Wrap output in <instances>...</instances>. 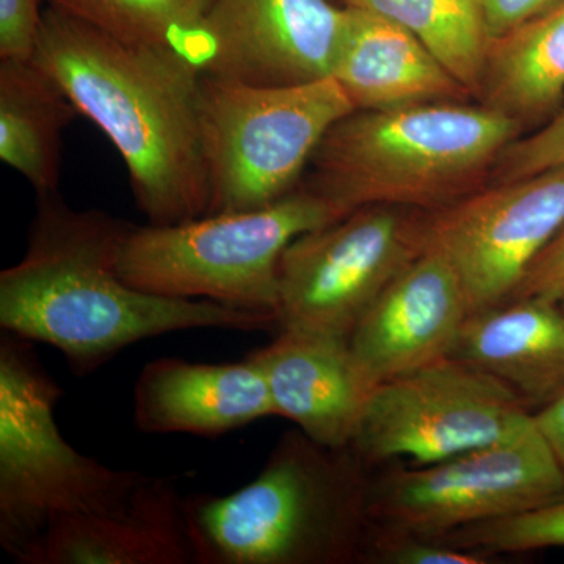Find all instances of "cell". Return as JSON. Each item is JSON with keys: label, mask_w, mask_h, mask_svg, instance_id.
Instances as JSON below:
<instances>
[{"label": "cell", "mask_w": 564, "mask_h": 564, "mask_svg": "<svg viewBox=\"0 0 564 564\" xmlns=\"http://www.w3.org/2000/svg\"><path fill=\"white\" fill-rule=\"evenodd\" d=\"M451 358L510 386L530 413L564 392V315L558 303L519 299L470 314Z\"/></svg>", "instance_id": "18"}, {"label": "cell", "mask_w": 564, "mask_h": 564, "mask_svg": "<svg viewBox=\"0 0 564 564\" xmlns=\"http://www.w3.org/2000/svg\"><path fill=\"white\" fill-rule=\"evenodd\" d=\"M76 115L61 85L35 62H0V161L36 196L57 193L63 132Z\"/></svg>", "instance_id": "19"}, {"label": "cell", "mask_w": 564, "mask_h": 564, "mask_svg": "<svg viewBox=\"0 0 564 564\" xmlns=\"http://www.w3.org/2000/svg\"><path fill=\"white\" fill-rule=\"evenodd\" d=\"M533 419L564 473V392L543 410L533 413Z\"/></svg>", "instance_id": "29"}, {"label": "cell", "mask_w": 564, "mask_h": 564, "mask_svg": "<svg viewBox=\"0 0 564 564\" xmlns=\"http://www.w3.org/2000/svg\"><path fill=\"white\" fill-rule=\"evenodd\" d=\"M558 306H560V310H562V313H563V315H564V296H563V299H562V300H560V302H558Z\"/></svg>", "instance_id": "30"}, {"label": "cell", "mask_w": 564, "mask_h": 564, "mask_svg": "<svg viewBox=\"0 0 564 564\" xmlns=\"http://www.w3.org/2000/svg\"><path fill=\"white\" fill-rule=\"evenodd\" d=\"M345 215L300 185L261 209L203 215L169 226L133 225L122 240L118 270L139 291L210 300L276 317L282 252L296 237Z\"/></svg>", "instance_id": "5"}, {"label": "cell", "mask_w": 564, "mask_h": 564, "mask_svg": "<svg viewBox=\"0 0 564 564\" xmlns=\"http://www.w3.org/2000/svg\"><path fill=\"white\" fill-rule=\"evenodd\" d=\"M366 562L386 564H486L488 555L443 540L384 532L372 525Z\"/></svg>", "instance_id": "25"}, {"label": "cell", "mask_w": 564, "mask_h": 564, "mask_svg": "<svg viewBox=\"0 0 564 564\" xmlns=\"http://www.w3.org/2000/svg\"><path fill=\"white\" fill-rule=\"evenodd\" d=\"M345 24L332 0H215L180 54L215 79L306 84L333 76Z\"/></svg>", "instance_id": "12"}, {"label": "cell", "mask_w": 564, "mask_h": 564, "mask_svg": "<svg viewBox=\"0 0 564 564\" xmlns=\"http://www.w3.org/2000/svg\"><path fill=\"white\" fill-rule=\"evenodd\" d=\"M469 303L451 262L426 248L370 306L350 339L375 386L451 356Z\"/></svg>", "instance_id": "13"}, {"label": "cell", "mask_w": 564, "mask_h": 564, "mask_svg": "<svg viewBox=\"0 0 564 564\" xmlns=\"http://www.w3.org/2000/svg\"><path fill=\"white\" fill-rule=\"evenodd\" d=\"M532 415L510 386L447 356L378 384L350 447L367 466H426L499 443Z\"/></svg>", "instance_id": "10"}, {"label": "cell", "mask_w": 564, "mask_h": 564, "mask_svg": "<svg viewBox=\"0 0 564 564\" xmlns=\"http://www.w3.org/2000/svg\"><path fill=\"white\" fill-rule=\"evenodd\" d=\"M32 61L113 144L150 225L207 215L202 73L184 55L126 43L47 3Z\"/></svg>", "instance_id": "2"}, {"label": "cell", "mask_w": 564, "mask_h": 564, "mask_svg": "<svg viewBox=\"0 0 564 564\" xmlns=\"http://www.w3.org/2000/svg\"><path fill=\"white\" fill-rule=\"evenodd\" d=\"M441 540L488 556L564 547V499L529 513L464 527Z\"/></svg>", "instance_id": "23"}, {"label": "cell", "mask_w": 564, "mask_h": 564, "mask_svg": "<svg viewBox=\"0 0 564 564\" xmlns=\"http://www.w3.org/2000/svg\"><path fill=\"white\" fill-rule=\"evenodd\" d=\"M564 296V228L534 259L510 300L541 299L558 303ZM508 300V302H510Z\"/></svg>", "instance_id": "27"}, {"label": "cell", "mask_w": 564, "mask_h": 564, "mask_svg": "<svg viewBox=\"0 0 564 564\" xmlns=\"http://www.w3.org/2000/svg\"><path fill=\"white\" fill-rule=\"evenodd\" d=\"M345 9L347 24L332 77L356 110L403 109L473 96L399 24L372 11Z\"/></svg>", "instance_id": "17"}, {"label": "cell", "mask_w": 564, "mask_h": 564, "mask_svg": "<svg viewBox=\"0 0 564 564\" xmlns=\"http://www.w3.org/2000/svg\"><path fill=\"white\" fill-rule=\"evenodd\" d=\"M61 386L31 340H0V545L20 563L58 519L121 510L148 475L77 452L58 430Z\"/></svg>", "instance_id": "6"}, {"label": "cell", "mask_w": 564, "mask_h": 564, "mask_svg": "<svg viewBox=\"0 0 564 564\" xmlns=\"http://www.w3.org/2000/svg\"><path fill=\"white\" fill-rule=\"evenodd\" d=\"M367 467L351 447H325L302 430L285 433L239 491L182 496L193 563L366 562Z\"/></svg>", "instance_id": "3"}, {"label": "cell", "mask_w": 564, "mask_h": 564, "mask_svg": "<svg viewBox=\"0 0 564 564\" xmlns=\"http://www.w3.org/2000/svg\"><path fill=\"white\" fill-rule=\"evenodd\" d=\"M560 0H475L488 43L503 39L554 9Z\"/></svg>", "instance_id": "28"}, {"label": "cell", "mask_w": 564, "mask_h": 564, "mask_svg": "<svg viewBox=\"0 0 564 564\" xmlns=\"http://www.w3.org/2000/svg\"><path fill=\"white\" fill-rule=\"evenodd\" d=\"M564 99V0L524 28L491 41L478 101L524 126L540 124Z\"/></svg>", "instance_id": "20"}, {"label": "cell", "mask_w": 564, "mask_h": 564, "mask_svg": "<svg viewBox=\"0 0 564 564\" xmlns=\"http://www.w3.org/2000/svg\"><path fill=\"white\" fill-rule=\"evenodd\" d=\"M564 166V109L556 111L540 131L519 137L494 163L488 184H507Z\"/></svg>", "instance_id": "24"}, {"label": "cell", "mask_w": 564, "mask_h": 564, "mask_svg": "<svg viewBox=\"0 0 564 564\" xmlns=\"http://www.w3.org/2000/svg\"><path fill=\"white\" fill-rule=\"evenodd\" d=\"M355 110L334 77L259 87L202 76L207 215L261 209L296 191L326 133Z\"/></svg>", "instance_id": "7"}, {"label": "cell", "mask_w": 564, "mask_h": 564, "mask_svg": "<svg viewBox=\"0 0 564 564\" xmlns=\"http://www.w3.org/2000/svg\"><path fill=\"white\" fill-rule=\"evenodd\" d=\"M425 212L366 206L296 237L280 262L278 328L350 339L378 296L425 250Z\"/></svg>", "instance_id": "9"}, {"label": "cell", "mask_w": 564, "mask_h": 564, "mask_svg": "<svg viewBox=\"0 0 564 564\" xmlns=\"http://www.w3.org/2000/svg\"><path fill=\"white\" fill-rule=\"evenodd\" d=\"M126 43L181 52L215 0H46Z\"/></svg>", "instance_id": "22"}, {"label": "cell", "mask_w": 564, "mask_h": 564, "mask_svg": "<svg viewBox=\"0 0 564 564\" xmlns=\"http://www.w3.org/2000/svg\"><path fill=\"white\" fill-rule=\"evenodd\" d=\"M522 132L521 122L481 102L355 110L318 144L304 187L347 214L444 209L486 187L497 158Z\"/></svg>", "instance_id": "4"}, {"label": "cell", "mask_w": 564, "mask_h": 564, "mask_svg": "<svg viewBox=\"0 0 564 564\" xmlns=\"http://www.w3.org/2000/svg\"><path fill=\"white\" fill-rule=\"evenodd\" d=\"M563 228L564 166L486 185L423 220L425 247L454 267L470 314L507 303Z\"/></svg>", "instance_id": "11"}, {"label": "cell", "mask_w": 564, "mask_h": 564, "mask_svg": "<svg viewBox=\"0 0 564 564\" xmlns=\"http://www.w3.org/2000/svg\"><path fill=\"white\" fill-rule=\"evenodd\" d=\"M182 494L170 478L147 477L121 510L66 516L20 564H191Z\"/></svg>", "instance_id": "16"}, {"label": "cell", "mask_w": 564, "mask_h": 564, "mask_svg": "<svg viewBox=\"0 0 564 564\" xmlns=\"http://www.w3.org/2000/svg\"><path fill=\"white\" fill-rule=\"evenodd\" d=\"M564 499V473L533 415L499 443L369 477L367 511L384 532L441 538Z\"/></svg>", "instance_id": "8"}, {"label": "cell", "mask_w": 564, "mask_h": 564, "mask_svg": "<svg viewBox=\"0 0 564 564\" xmlns=\"http://www.w3.org/2000/svg\"><path fill=\"white\" fill-rule=\"evenodd\" d=\"M272 415L269 384L248 356L232 364L154 359L133 386V423L144 434L215 437Z\"/></svg>", "instance_id": "15"}, {"label": "cell", "mask_w": 564, "mask_h": 564, "mask_svg": "<svg viewBox=\"0 0 564 564\" xmlns=\"http://www.w3.org/2000/svg\"><path fill=\"white\" fill-rule=\"evenodd\" d=\"M132 226L101 210L73 209L58 193L39 196L28 250L0 273L2 332L51 345L73 373L87 377L124 348L162 334L278 326L274 315L132 288L118 270Z\"/></svg>", "instance_id": "1"}, {"label": "cell", "mask_w": 564, "mask_h": 564, "mask_svg": "<svg viewBox=\"0 0 564 564\" xmlns=\"http://www.w3.org/2000/svg\"><path fill=\"white\" fill-rule=\"evenodd\" d=\"M43 0H0V61H32L43 22Z\"/></svg>", "instance_id": "26"}, {"label": "cell", "mask_w": 564, "mask_h": 564, "mask_svg": "<svg viewBox=\"0 0 564 564\" xmlns=\"http://www.w3.org/2000/svg\"><path fill=\"white\" fill-rule=\"evenodd\" d=\"M248 358L269 384L276 415L299 425L314 443L350 447L377 388L362 372L348 339L280 329Z\"/></svg>", "instance_id": "14"}, {"label": "cell", "mask_w": 564, "mask_h": 564, "mask_svg": "<svg viewBox=\"0 0 564 564\" xmlns=\"http://www.w3.org/2000/svg\"><path fill=\"white\" fill-rule=\"evenodd\" d=\"M343 3L372 11L410 32L478 99L489 43L475 0H343Z\"/></svg>", "instance_id": "21"}]
</instances>
